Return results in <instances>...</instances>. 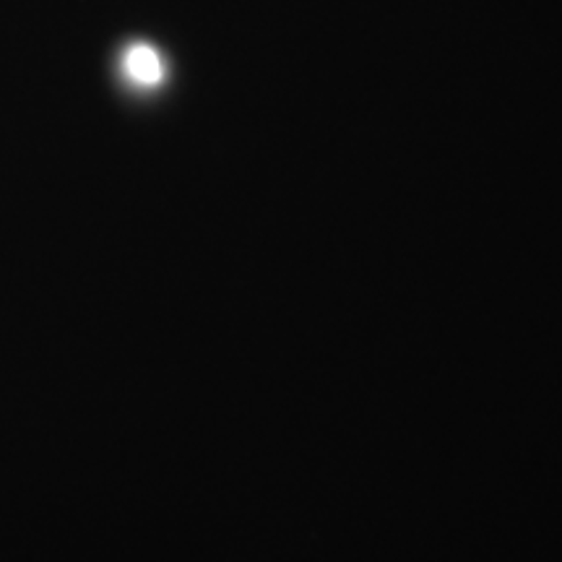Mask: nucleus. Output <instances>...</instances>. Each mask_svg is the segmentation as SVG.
Segmentation results:
<instances>
[{
	"mask_svg": "<svg viewBox=\"0 0 562 562\" xmlns=\"http://www.w3.org/2000/svg\"><path fill=\"white\" fill-rule=\"evenodd\" d=\"M125 70H128L131 79L140 83V87H157L161 76H165L159 55L149 45H133L125 53Z\"/></svg>",
	"mask_w": 562,
	"mask_h": 562,
	"instance_id": "nucleus-1",
	"label": "nucleus"
}]
</instances>
